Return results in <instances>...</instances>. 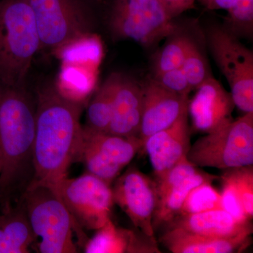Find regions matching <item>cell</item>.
I'll return each instance as SVG.
<instances>
[{
    "mask_svg": "<svg viewBox=\"0 0 253 253\" xmlns=\"http://www.w3.org/2000/svg\"><path fill=\"white\" fill-rule=\"evenodd\" d=\"M84 1H85V2H86V0H84ZM109 2H110V1H109Z\"/></svg>",
    "mask_w": 253,
    "mask_h": 253,
    "instance_id": "836d02e7",
    "label": "cell"
},
{
    "mask_svg": "<svg viewBox=\"0 0 253 253\" xmlns=\"http://www.w3.org/2000/svg\"><path fill=\"white\" fill-rule=\"evenodd\" d=\"M223 174L231 179L241 198L248 217H253V166L224 169Z\"/></svg>",
    "mask_w": 253,
    "mask_h": 253,
    "instance_id": "4316f807",
    "label": "cell"
},
{
    "mask_svg": "<svg viewBox=\"0 0 253 253\" xmlns=\"http://www.w3.org/2000/svg\"><path fill=\"white\" fill-rule=\"evenodd\" d=\"M36 127V101L26 84L0 85V206L14 205L33 175V154Z\"/></svg>",
    "mask_w": 253,
    "mask_h": 253,
    "instance_id": "7a4b0ae2",
    "label": "cell"
},
{
    "mask_svg": "<svg viewBox=\"0 0 253 253\" xmlns=\"http://www.w3.org/2000/svg\"><path fill=\"white\" fill-rule=\"evenodd\" d=\"M227 11L223 26L238 38L252 36L253 0H234Z\"/></svg>",
    "mask_w": 253,
    "mask_h": 253,
    "instance_id": "d4e9b609",
    "label": "cell"
},
{
    "mask_svg": "<svg viewBox=\"0 0 253 253\" xmlns=\"http://www.w3.org/2000/svg\"><path fill=\"white\" fill-rule=\"evenodd\" d=\"M181 68L192 90L199 88L212 76L206 58L194 42L186 54Z\"/></svg>",
    "mask_w": 253,
    "mask_h": 253,
    "instance_id": "83f0119b",
    "label": "cell"
},
{
    "mask_svg": "<svg viewBox=\"0 0 253 253\" xmlns=\"http://www.w3.org/2000/svg\"><path fill=\"white\" fill-rule=\"evenodd\" d=\"M39 32L41 49L54 54L73 40L92 33L84 0H28Z\"/></svg>",
    "mask_w": 253,
    "mask_h": 253,
    "instance_id": "30bf717a",
    "label": "cell"
},
{
    "mask_svg": "<svg viewBox=\"0 0 253 253\" xmlns=\"http://www.w3.org/2000/svg\"><path fill=\"white\" fill-rule=\"evenodd\" d=\"M1 152H0V172H1Z\"/></svg>",
    "mask_w": 253,
    "mask_h": 253,
    "instance_id": "d6a6232c",
    "label": "cell"
},
{
    "mask_svg": "<svg viewBox=\"0 0 253 253\" xmlns=\"http://www.w3.org/2000/svg\"><path fill=\"white\" fill-rule=\"evenodd\" d=\"M252 234L253 231H248L234 237H212L168 228L159 241L174 253H241L249 247Z\"/></svg>",
    "mask_w": 253,
    "mask_h": 253,
    "instance_id": "2e32d148",
    "label": "cell"
},
{
    "mask_svg": "<svg viewBox=\"0 0 253 253\" xmlns=\"http://www.w3.org/2000/svg\"><path fill=\"white\" fill-rule=\"evenodd\" d=\"M61 64H73L99 69L104 56L101 38L93 33L73 40L54 51Z\"/></svg>",
    "mask_w": 253,
    "mask_h": 253,
    "instance_id": "7402d4cb",
    "label": "cell"
},
{
    "mask_svg": "<svg viewBox=\"0 0 253 253\" xmlns=\"http://www.w3.org/2000/svg\"><path fill=\"white\" fill-rule=\"evenodd\" d=\"M221 178L222 181V191L220 193L221 208L239 222L244 224L251 222V219L245 212L241 198L234 183L224 174Z\"/></svg>",
    "mask_w": 253,
    "mask_h": 253,
    "instance_id": "f1b7e54d",
    "label": "cell"
},
{
    "mask_svg": "<svg viewBox=\"0 0 253 253\" xmlns=\"http://www.w3.org/2000/svg\"><path fill=\"white\" fill-rule=\"evenodd\" d=\"M170 19L177 17L185 11L195 7L196 0H158Z\"/></svg>",
    "mask_w": 253,
    "mask_h": 253,
    "instance_id": "4dcf8cb0",
    "label": "cell"
},
{
    "mask_svg": "<svg viewBox=\"0 0 253 253\" xmlns=\"http://www.w3.org/2000/svg\"><path fill=\"white\" fill-rule=\"evenodd\" d=\"M41 253H77L73 218L57 194L48 186L30 184L20 198Z\"/></svg>",
    "mask_w": 253,
    "mask_h": 253,
    "instance_id": "277c9868",
    "label": "cell"
},
{
    "mask_svg": "<svg viewBox=\"0 0 253 253\" xmlns=\"http://www.w3.org/2000/svg\"><path fill=\"white\" fill-rule=\"evenodd\" d=\"M56 194L67 208L76 233L84 244L86 240L80 231L81 228L97 230L111 219L114 204L111 185L90 173L86 172L76 178H65Z\"/></svg>",
    "mask_w": 253,
    "mask_h": 253,
    "instance_id": "ba28073f",
    "label": "cell"
},
{
    "mask_svg": "<svg viewBox=\"0 0 253 253\" xmlns=\"http://www.w3.org/2000/svg\"><path fill=\"white\" fill-rule=\"evenodd\" d=\"M191 146L187 110L172 126L155 133L145 141L143 149L149 156L156 180L186 157Z\"/></svg>",
    "mask_w": 253,
    "mask_h": 253,
    "instance_id": "5bb4252c",
    "label": "cell"
},
{
    "mask_svg": "<svg viewBox=\"0 0 253 253\" xmlns=\"http://www.w3.org/2000/svg\"><path fill=\"white\" fill-rule=\"evenodd\" d=\"M212 181H206L194 188L184 201L177 215L198 214L222 209L221 194L212 185Z\"/></svg>",
    "mask_w": 253,
    "mask_h": 253,
    "instance_id": "cb8c5ba5",
    "label": "cell"
},
{
    "mask_svg": "<svg viewBox=\"0 0 253 253\" xmlns=\"http://www.w3.org/2000/svg\"><path fill=\"white\" fill-rule=\"evenodd\" d=\"M41 38L28 0H0V85L26 83Z\"/></svg>",
    "mask_w": 253,
    "mask_h": 253,
    "instance_id": "3957f363",
    "label": "cell"
},
{
    "mask_svg": "<svg viewBox=\"0 0 253 253\" xmlns=\"http://www.w3.org/2000/svg\"><path fill=\"white\" fill-rule=\"evenodd\" d=\"M201 4L208 10H227L234 0H199Z\"/></svg>",
    "mask_w": 253,
    "mask_h": 253,
    "instance_id": "1f68e13d",
    "label": "cell"
},
{
    "mask_svg": "<svg viewBox=\"0 0 253 253\" xmlns=\"http://www.w3.org/2000/svg\"><path fill=\"white\" fill-rule=\"evenodd\" d=\"M207 41L213 59L225 77L234 105L253 113V53L223 26L212 25Z\"/></svg>",
    "mask_w": 253,
    "mask_h": 253,
    "instance_id": "52a82bcc",
    "label": "cell"
},
{
    "mask_svg": "<svg viewBox=\"0 0 253 253\" xmlns=\"http://www.w3.org/2000/svg\"><path fill=\"white\" fill-rule=\"evenodd\" d=\"M36 242L23 205L18 203L0 214V253H28Z\"/></svg>",
    "mask_w": 253,
    "mask_h": 253,
    "instance_id": "d6986e66",
    "label": "cell"
},
{
    "mask_svg": "<svg viewBox=\"0 0 253 253\" xmlns=\"http://www.w3.org/2000/svg\"><path fill=\"white\" fill-rule=\"evenodd\" d=\"M84 104L63 97L54 86L38 91L33 145V175L30 184H42L56 192L75 162Z\"/></svg>",
    "mask_w": 253,
    "mask_h": 253,
    "instance_id": "6da1fadb",
    "label": "cell"
},
{
    "mask_svg": "<svg viewBox=\"0 0 253 253\" xmlns=\"http://www.w3.org/2000/svg\"><path fill=\"white\" fill-rule=\"evenodd\" d=\"M196 90L188 104L192 130L208 134L232 121L235 105L231 93L212 76Z\"/></svg>",
    "mask_w": 253,
    "mask_h": 253,
    "instance_id": "4fadbf2b",
    "label": "cell"
},
{
    "mask_svg": "<svg viewBox=\"0 0 253 253\" xmlns=\"http://www.w3.org/2000/svg\"><path fill=\"white\" fill-rule=\"evenodd\" d=\"M112 189L114 204L129 218L136 229L155 236L153 220L156 204V182L135 167H129L116 179Z\"/></svg>",
    "mask_w": 253,
    "mask_h": 253,
    "instance_id": "8fae6325",
    "label": "cell"
},
{
    "mask_svg": "<svg viewBox=\"0 0 253 253\" xmlns=\"http://www.w3.org/2000/svg\"><path fill=\"white\" fill-rule=\"evenodd\" d=\"M166 226L168 228H178L191 234L212 237H234L253 231L251 222H239L223 209L176 216Z\"/></svg>",
    "mask_w": 253,
    "mask_h": 253,
    "instance_id": "ac0fdd59",
    "label": "cell"
},
{
    "mask_svg": "<svg viewBox=\"0 0 253 253\" xmlns=\"http://www.w3.org/2000/svg\"><path fill=\"white\" fill-rule=\"evenodd\" d=\"M194 42L186 36H178L160 51L155 61L154 74L181 67Z\"/></svg>",
    "mask_w": 253,
    "mask_h": 253,
    "instance_id": "484cf974",
    "label": "cell"
},
{
    "mask_svg": "<svg viewBox=\"0 0 253 253\" xmlns=\"http://www.w3.org/2000/svg\"><path fill=\"white\" fill-rule=\"evenodd\" d=\"M142 107L141 84L120 73L115 92L112 119L107 133L126 137H138Z\"/></svg>",
    "mask_w": 253,
    "mask_h": 253,
    "instance_id": "9a60e30c",
    "label": "cell"
},
{
    "mask_svg": "<svg viewBox=\"0 0 253 253\" xmlns=\"http://www.w3.org/2000/svg\"><path fill=\"white\" fill-rule=\"evenodd\" d=\"M141 86L142 115L138 137L144 144L150 136L172 126L187 111L189 96L168 90L153 78Z\"/></svg>",
    "mask_w": 253,
    "mask_h": 253,
    "instance_id": "7c38bea8",
    "label": "cell"
},
{
    "mask_svg": "<svg viewBox=\"0 0 253 253\" xmlns=\"http://www.w3.org/2000/svg\"><path fill=\"white\" fill-rule=\"evenodd\" d=\"M143 147L137 136L115 135L83 126L75 162H81L86 172L111 185Z\"/></svg>",
    "mask_w": 253,
    "mask_h": 253,
    "instance_id": "9c48e42d",
    "label": "cell"
},
{
    "mask_svg": "<svg viewBox=\"0 0 253 253\" xmlns=\"http://www.w3.org/2000/svg\"><path fill=\"white\" fill-rule=\"evenodd\" d=\"M187 159L196 167L224 169L253 166V113L206 134L191 145Z\"/></svg>",
    "mask_w": 253,
    "mask_h": 253,
    "instance_id": "5b68a950",
    "label": "cell"
},
{
    "mask_svg": "<svg viewBox=\"0 0 253 253\" xmlns=\"http://www.w3.org/2000/svg\"><path fill=\"white\" fill-rule=\"evenodd\" d=\"M216 178L217 176L200 170L158 196L153 220L154 230L159 226L167 225L179 214L181 206L191 190L206 181H213Z\"/></svg>",
    "mask_w": 253,
    "mask_h": 253,
    "instance_id": "ffe728a7",
    "label": "cell"
},
{
    "mask_svg": "<svg viewBox=\"0 0 253 253\" xmlns=\"http://www.w3.org/2000/svg\"><path fill=\"white\" fill-rule=\"evenodd\" d=\"M152 78L163 87L176 94L189 96L193 91L181 68L154 74Z\"/></svg>",
    "mask_w": 253,
    "mask_h": 253,
    "instance_id": "f546056e",
    "label": "cell"
},
{
    "mask_svg": "<svg viewBox=\"0 0 253 253\" xmlns=\"http://www.w3.org/2000/svg\"><path fill=\"white\" fill-rule=\"evenodd\" d=\"M109 23L115 39L132 40L144 46L176 31L158 0H110Z\"/></svg>",
    "mask_w": 253,
    "mask_h": 253,
    "instance_id": "8992f818",
    "label": "cell"
},
{
    "mask_svg": "<svg viewBox=\"0 0 253 253\" xmlns=\"http://www.w3.org/2000/svg\"><path fill=\"white\" fill-rule=\"evenodd\" d=\"M119 73H113L106 78L86 108V127L91 130L107 132L112 119L115 92Z\"/></svg>",
    "mask_w": 253,
    "mask_h": 253,
    "instance_id": "603a6c76",
    "label": "cell"
},
{
    "mask_svg": "<svg viewBox=\"0 0 253 253\" xmlns=\"http://www.w3.org/2000/svg\"><path fill=\"white\" fill-rule=\"evenodd\" d=\"M84 245L86 253H160L155 236L118 227L111 219Z\"/></svg>",
    "mask_w": 253,
    "mask_h": 253,
    "instance_id": "e0dca14e",
    "label": "cell"
},
{
    "mask_svg": "<svg viewBox=\"0 0 253 253\" xmlns=\"http://www.w3.org/2000/svg\"><path fill=\"white\" fill-rule=\"evenodd\" d=\"M98 70L73 64H61L55 88L63 97L85 105L97 83Z\"/></svg>",
    "mask_w": 253,
    "mask_h": 253,
    "instance_id": "44dd1931",
    "label": "cell"
}]
</instances>
